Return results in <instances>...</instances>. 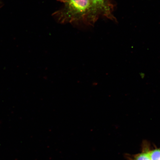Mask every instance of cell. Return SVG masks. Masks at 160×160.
I'll return each mask as SVG.
<instances>
[{"label":"cell","mask_w":160,"mask_h":160,"mask_svg":"<svg viewBox=\"0 0 160 160\" xmlns=\"http://www.w3.org/2000/svg\"><path fill=\"white\" fill-rule=\"evenodd\" d=\"M89 1L93 15L97 19L101 15L109 17L111 8L108 0H89Z\"/></svg>","instance_id":"obj_2"},{"label":"cell","mask_w":160,"mask_h":160,"mask_svg":"<svg viewBox=\"0 0 160 160\" xmlns=\"http://www.w3.org/2000/svg\"><path fill=\"white\" fill-rule=\"evenodd\" d=\"M149 154L151 160H160V148L149 151Z\"/></svg>","instance_id":"obj_4"},{"label":"cell","mask_w":160,"mask_h":160,"mask_svg":"<svg viewBox=\"0 0 160 160\" xmlns=\"http://www.w3.org/2000/svg\"><path fill=\"white\" fill-rule=\"evenodd\" d=\"M0 1H1V0H0ZM0 4H1V2H0Z\"/></svg>","instance_id":"obj_5"},{"label":"cell","mask_w":160,"mask_h":160,"mask_svg":"<svg viewBox=\"0 0 160 160\" xmlns=\"http://www.w3.org/2000/svg\"><path fill=\"white\" fill-rule=\"evenodd\" d=\"M62 8L53 14L61 23H83L92 25L97 20L93 15L89 0H58Z\"/></svg>","instance_id":"obj_1"},{"label":"cell","mask_w":160,"mask_h":160,"mask_svg":"<svg viewBox=\"0 0 160 160\" xmlns=\"http://www.w3.org/2000/svg\"><path fill=\"white\" fill-rule=\"evenodd\" d=\"M133 160H151L149 154V151H145L136 155Z\"/></svg>","instance_id":"obj_3"}]
</instances>
